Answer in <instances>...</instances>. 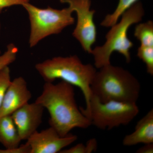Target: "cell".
<instances>
[{"instance_id":"9","label":"cell","mask_w":153,"mask_h":153,"mask_svg":"<svg viewBox=\"0 0 153 153\" xmlns=\"http://www.w3.org/2000/svg\"><path fill=\"white\" fill-rule=\"evenodd\" d=\"M45 108L35 102L24 105L11 114L22 140H27L42 122Z\"/></svg>"},{"instance_id":"2","label":"cell","mask_w":153,"mask_h":153,"mask_svg":"<svg viewBox=\"0 0 153 153\" xmlns=\"http://www.w3.org/2000/svg\"><path fill=\"white\" fill-rule=\"evenodd\" d=\"M99 69L90 85L92 95L102 102L137 103L140 93V83L130 71L111 64Z\"/></svg>"},{"instance_id":"7","label":"cell","mask_w":153,"mask_h":153,"mask_svg":"<svg viewBox=\"0 0 153 153\" xmlns=\"http://www.w3.org/2000/svg\"><path fill=\"white\" fill-rule=\"evenodd\" d=\"M60 2L67 4L76 13L77 21L72 36L79 41L84 51L91 54L97 36L94 20L96 11L91 10V0H60Z\"/></svg>"},{"instance_id":"11","label":"cell","mask_w":153,"mask_h":153,"mask_svg":"<svg viewBox=\"0 0 153 153\" xmlns=\"http://www.w3.org/2000/svg\"><path fill=\"white\" fill-rule=\"evenodd\" d=\"M153 143V109L137 123L134 131L126 135L123 140V146H131L138 144Z\"/></svg>"},{"instance_id":"21","label":"cell","mask_w":153,"mask_h":153,"mask_svg":"<svg viewBox=\"0 0 153 153\" xmlns=\"http://www.w3.org/2000/svg\"><path fill=\"white\" fill-rule=\"evenodd\" d=\"M137 153H153V143L145 144L136 152Z\"/></svg>"},{"instance_id":"18","label":"cell","mask_w":153,"mask_h":153,"mask_svg":"<svg viewBox=\"0 0 153 153\" xmlns=\"http://www.w3.org/2000/svg\"><path fill=\"white\" fill-rule=\"evenodd\" d=\"M30 0H0V13L4 9L16 5H22Z\"/></svg>"},{"instance_id":"13","label":"cell","mask_w":153,"mask_h":153,"mask_svg":"<svg viewBox=\"0 0 153 153\" xmlns=\"http://www.w3.org/2000/svg\"><path fill=\"white\" fill-rule=\"evenodd\" d=\"M140 0H119L117 7L111 14L107 15L100 25L102 27H111L116 24L123 14Z\"/></svg>"},{"instance_id":"10","label":"cell","mask_w":153,"mask_h":153,"mask_svg":"<svg viewBox=\"0 0 153 153\" xmlns=\"http://www.w3.org/2000/svg\"><path fill=\"white\" fill-rule=\"evenodd\" d=\"M32 93L26 80L22 76L11 81L0 108V117L10 115L24 105L29 102Z\"/></svg>"},{"instance_id":"4","label":"cell","mask_w":153,"mask_h":153,"mask_svg":"<svg viewBox=\"0 0 153 153\" xmlns=\"http://www.w3.org/2000/svg\"><path fill=\"white\" fill-rule=\"evenodd\" d=\"M144 15L142 4L138 1L123 14L120 22L111 27L105 36V43L92 49L91 53L93 55L96 68L99 69L111 64V57L114 52L123 55L127 63L130 62V50L133 43L128 37V33L132 25L141 22Z\"/></svg>"},{"instance_id":"20","label":"cell","mask_w":153,"mask_h":153,"mask_svg":"<svg viewBox=\"0 0 153 153\" xmlns=\"http://www.w3.org/2000/svg\"><path fill=\"white\" fill-rule=\"evenodd\" d=\"M59 153H88L86 145L78 143L70 149H63Z\"/></svg>"},{"instance_id":"17","label":"cell","mask_w":153,"mask_h":153,"mask_svg":"<svg viewBox=\"0 0 153 153\" xmlns=\"http://www.w3.org/2000/svg\"><path fill=\"white\" fill-rule=\"evenodd\" d=\"M11 81L10 70L7 66L0 71V108Z\"/></svg>"},{"instance_id":"12","label":"cell","mask_w":153,"mask_h":153,"mask_svg":"<svg viewBox=\"0 0 153 153\" xmlns=\"http://www.w3.org/2000/svg\"><path fill=\"white\" fill-rule=\"evenodd\" d=\"M22 141L11 115L0 117V143L5 149L19 147Z\"/></svg>"},{"instance_id":"3","label":"cell","mask_w":153,"mask_h":153,"mask_svg":"<svg viewBox=\"0 0 153 153\" xmlns=\"http://www.w3.org/2000/svg\"><path fill=\"white\" fill-rule=\"evenodd\" d=\"M35 68L45 82H53L61 79L82 91L85 106L91 96L90 85L97 70L91 64H83L76 55L68 57H55L37 63Z\"/></svg>"},{"instance_id":"14","label":"cell","mask_w":153,"mask_h":153,"mask_svg":"<svg viewBox=\"0 0 153 153\" xmlns=\"http://www.w3.org/2000/svg\"><path fill=\"white\" fill-rule=\"evenodd\" d=\"M134 36L140 42V45L153 47V22L149 21L137 25Z\"/></svg>"},{"instance_id":"5","label":"cell","mask_w":153,"mask_h":153,"mask_svg":"<svg viewBox=\"0 0 153 153\" xmlns=\"http://www.w3.org/2000/svg\"><path fill=\"white\" fill-rule=\"evenodd\" d=\"M27 13L30 25L29 44L30 48L36 47L42 40L50 36L57 35L68 26L74 25L73 13L68 7L53 8L48 6L42 9L29 2L22 5Z\"/></svg>"},{"instance_id":"22","label":"cell","mask_w":153,"mask_h":153,"mask_svg":"<svg viewBox=\"0 0 153 153\" xmlns=\"http://www.w3.org/2000/svg\"><path fill=\"white\" fill-rule=\"evenodd\" d=\"M2 25L1 21H0V36H1V32Z\"/></svg>"},{"instance_id":"16","label":"cell","mask_w":153,"mask_h":153,"mask_svg":"<svg viewBox=\"0 0 153 153\" xmlns=\"http://www.w3.org/2000/svg\"><path fill=\"white\" fill-rule=\"evenodd\" d=\"M18 52V47L12 43L7 46V49L4 53H1L0 51V71L13 63L16 59Z\"/></svg>"},{"instance_id":"15","label":"cell","mask_w":153,"mask_h":153,"mask_svg":"<svg viewBox=\"0 0 153 153\" xmlns=\"http://www.w3.org/2000/svg\"><path fill=\"white\" fill-rule=\"evenodd\" d=\"M137 56L145 63L147 72L153 75V47L140 46L138 47Z\"/></svg>"},{"instance_id":"6","label":"cell","mask_w":153,"mask_h":153,"mask_svg":"<svg viewBox=\"0 0 153 153\" xmlns=\"http://www.w3.org/2000/svg\"><path fill=\"white\" fill-rule=\"evenodd\" d=\"M82 114L87 117L91 125L102 130H111L128 125L138 114L137 103L111 101L101 102L91 95L85 108L79 107Z\"/></svg>"},{"instance_id":"19","label":"cell","mask_w":153,"mask_h":153,"mask_svg":"<svg viewBox=\"0 0 153 153\" xmlns=\"http://www.w3.org/2000/svg\"><path fill=\"white\" fill-rule=\"evenodd\" d=\"M0 153H31L30 146L26 142L25 144L20 145L19 147L13 149H0Z\"/></svg>"},{"instance_id":"8","label":"cell","mask_w":153,"mask_h":153,"mask_svg":"<svg viewBox=\"0 0 153 153\" xmlns=\"http://www.w3.org/2000/svg\"><path fill=\"white\" fill-rule=\"evenodd\" d=\"M77 139L75 135L69 133L61 137L52 127L38 132L37 131L27 140L31 153H59Z\"/></svg>"},{"instance_id":"1","label":"cell","mask_w":153,"mask_h":153,"mask_svg":"<svg viewBox=\"0 0 153 153\" xmlns=\"http://www.w3.org/2000/svg\"><path fill=\"white\" fill-rule=\"evenodd\" d=\"M74 86L63 80L56 84L45 82L35 101L47 110L50 126L62 137L73 129L87 128L91 125L76 104Z\"/></svg>"}]
</instances>
